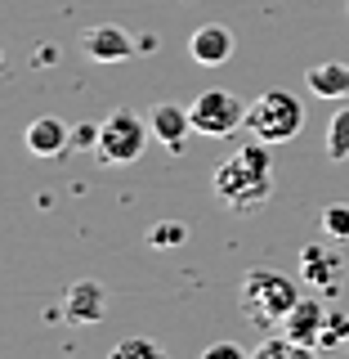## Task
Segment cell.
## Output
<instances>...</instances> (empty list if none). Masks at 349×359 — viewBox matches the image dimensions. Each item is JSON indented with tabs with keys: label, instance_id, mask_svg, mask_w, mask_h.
Returning <instances> with one entry per match:
<instances>
[{
	"label": "cell",
	"instance_id": "cell-2",
	"mask_svg": "<svg viewBox=\"0 0 349 359\" xmlns=\"http://www.w3.org/2000/svg\"><path fill=\"white\" fill-rule=\"evenodd\" d=\"M300 297H305V292L296 287V278L278 274V269H246L238 306L255 328H283L287 314L300 306Z\"/></svg>",
	"mask_w": 349,
	"mask_h": 359
},
{
	"label": "cell",
	"instance_id": "cell-1",
	"mask_svg": "<svg viewBox=\"0 0 349 359\" xmlns=\"http://www.w3.org/2000/svg\"><path fill=\"white\" fill-rule=\"evenodd\" d=\"M211 189L229 211H255L273 198V153L264 140L242 144L233 157H224L211 175Z\"/></svg>",
	"mask_w": 349,
	"mask_h": 359
},
{
	"label": "cell",
	"instance_id": "cell-3",
	"mask_svg": "<svg viewBox=\"0 0 349 359\" xmlns=\"http://www.w3.org/2000/svg\"><path fill=\"white\" fill-rule=\"evenodd\" d=\"M246 130L264 144H287L305 130V104L291 90H264L260 99H251L246 108Z\"/></svg>",
	"mask_w": 349,
	"mask_h": 359
},
{
	"label": "cell",
	"instance_id": "cell-16",
	"mask_svg": "<svg viewBox=\"0 0 349 359\" xmlns=\"http://www.w3.org/2000/svg\"><path fill=\"white\" fill-rule=\"evenodd\" d=\"M108 359H166V351L148 337H126V341H117V351Z\"/></svg>",
	"mask_w": 349,
	"mask_h": 359
},
{
	"label": "cell",
	"instance_id": "cell-19",
	"mask_svg": "<svg viewBox=\"0 0 349 359\" xmlns=\"http://www.w3.org/2000/svg\"><path fill=\"white\" fill-rule=\"evenodd\" d=\"M291 346H296V341H291L287 332L283 337H264V341L251 351V359H291Z\"/></svg>",
	"mask_w": 349,
	"mask_h": 359
},
{
	"label": "cell",
	"instance_id": "cell-11",
	"mask_svg": "<svg viewBox=\"0 0 349 359\" xmlns=\"http://www.w3.org/2000/svg\"><path fill=\"white\" fill-rule=\"evenodd\" d=\"M327 310L332 306H322V297H300V306L287 314L283 332L296 346H318L322 341V328H327Z\"/></svg>",
	"mask_w": 349,
	"mask_h": 359
},
{
	"label": "cell",
	"instance_id": "cell-10",
	"mask_svg": "<svg viewBox=\"0 0 349 359\" xmlns=\"http://www.w3.org/2000/svg\"><path fill=\"white\" fill-rule=\"evenodd\" d=\"M188 59L197 67H224L233 59V32L224 22H201L193 36H188Z\"/></svg>",
	"mask_w": 349,
	"mask_h": 359
},
{
	"label": "cell",
	"instance_id": "cell-15",
	"mask_svg": "<svg viewBox=\"0 0 349 359\" xmlns=\"http://www.w3.org/2000/svg\"><path fill=\"white\" fill-rule=\"evenodd\" d=\"M152 247V252H179V247L188 243V224H179V220H162V224H152L148 229V238H143Z\"/></svg>",
	"mask_w": 349,
	"mask_h": 359
},
{
	"label": "cell",
	"instance_id": "cell-22",
	"mask_svg": "<svg viewBox=\"0 0 349 359\" xmlns=\"http://www.w3.org/2000/svg\"><path fill=\"white\" fill-rule=\"evenodd\" d=\"M291 359H318V346H291Z\"/></svg>",
	"mask_w": 349,
	"mask_h": 359
},
{
	"label": "cell",
	"instance_id": "cell-8",
	"mask_svg": "<svg viewBox=\"0 0 349 359\" xmlns=\"http://www.w3.org/2000/svg\"><path fill=\"white\" fill-rule=\"evenodd\" d=\"M148 126H152V140L166 144L171 153H184V149H188V135H197L188 104H152Z\"/></svg>",
	"mask_w": 349,
	"mask_h": 359
},
{
	"label": "cell",
	"instance_id": "cell-18",
	"mask_svg": "<svg viewBox=\"0 0 349 359\" xmlns=\"http://www.w3.org/2000/svg\"><path fill=\"white\" fill-rule=\"evenodd\" d=\"M322 351H336V346H349V314L327 310V328H322Z\"/></svg>",
	"mask_w": 349,
	"mask_h": 359
},
{
	"label": "cell",
	"instance_id": "cell-5",
	"mask_svg": "<svg viewBox=\"0 0 349 359\" xmlns=\"http://www.w3.org/2000/svg\"><path fill=\"white\" fill-rule=\"evenodd\" d=\"M246 108L233 90H201V95L188 104L193 112V130L206 135V140H229V135H238L246 126Z\"/></svg>",
	"mask_w": 349,
	"mask_h": 359
},
{
	"label": "cell",
	"instance_id": "cell-9",
	"mask_svg": "<svg viewBox=\"0 0 349 359\" xmlns=\"http://www.w3.org/2000/svg\"><path fill=\"white\" fill-rule=\"evenodd\" d=\"M63 314H67V323H81V328L104 323V314H108V287L94 283V278H76V283L67 287V297H63Z\"/></svg>",
	"mask_w": 349,
	"mask_h": 359
},
{
	"label": "cell",
	"instance_id": "cell-14",
	"mask_svg": "<svg viewBox=\"0 0 349 359\" xmlns=\"http://www.w3.org/2000/svg\"><path fill=\"white\" fill-rule=\"evenodd\" d=\"M327 157L332 162H349V99H345V108H336L332 121H327Z\"/></svg>",
	"mask_w": 349,
	"mask_h": 359
},
{
	"label": "cell",
	"instance_id": "cell-21",
	"mask_svg": "<svg viewBox=\"0 0 349 359\" xmlns=\"http://www.w3.org/2000/svg\"><path fill=\"white\" fill-rule=\"evenodd\" d=\"M99 130L94 121H81V126H72V149H99Z\"/></svg>",
	"mask_w": 349,
	"mask_h": 359
},
{
	"label": "cell",
	"instance_id": "cell-6",
	"mask_svg": "<svg viewBox=\"0 0 349 359\" xmlns=\"http://www.w3.org/2000/svg\"><path fill=\"white\" fill-rule=\"evenodd\" d=\"M81 50L94 63H126V59L139 54V36H130L117 22H94V27L81 32Z\"/></svg>",
	"mask_w": 349,
	"mask_h": 359
},
{
	"label": "cell",
	"instance_id": "cell-12",
	"mask_svg": "<svg viewBox=\"0 0 349 359\" xmlns=\"http://www.w3.org/2000/svg\"><path fill=\"white\" fill-rule=\"evenodd\" d=\"M22 144H27L31 157H59L72 149V126L59 117H36L27 126V135H22Z\"/></svg>",
	"mask_w": 349,
	"mask_h": 359
},
{
	"label": "cell",
	"instance_id": "cell-13",
	"mask_svg": "<svg viewBox=\"0 0 349 359\" xmlns=\"http://www.w3.org/2000/svg\"><path fill=\"white\" fill-rule=\"evenodd\" d=\"M305 86H309V95H318V99H336V104H345V99H349V63H341V59L313 63L305 72Z\"/></svg>",
	"mask_w": 349,
	"mask_h": 359
},
{
	"label": "cell",
	"instance_id": "cell-4",
	"mask_svg": "<svg viewBox=\"0 0 349 359\" xmlns=\"http://www.w3.org/2000/svg\"><path fill=\"white\" fill-rule=\"evenodd\" d=\"M99 149L94 157L104 166H130V162H139L143 149H148V140H152V126L139 117V112H130V108H117L108 121H99Z\"/></svg>",
	"mask_w": 349,
	"mask_h": 359
},
{
	"label": "cell",
	"instance_id": "cell-7",
	"mask_svg": "<svg viewBox=\"0 0 349 359\" xmlns=\"http://www.w3.org/2000/svg\"><path fill=\"white\" fill-rule=\"evenodd\" d=\"M300 278L309 287H318L322 297H336L341 292V278H345V256L336 247H322V243H309L300 247Z\"/></svg>",
	"mask_w": 349,
	"mask_h": 359
},
{
	"label": "cell",
	"instance_id": "cell-17",
	"mask_svg": "<svg viewBox=\"0 0 349 359\" xmlns=\"http://www.w3.org/2000/svg\"><path fill=\"white\" fill-rule=\"evenodd\" d=\"M322 233L336 243L349 238V202H332V207H322Z\"/></svg>",
	"mask_w": 349,
	"mask_h": 359
},
{
	"label": "cell",
	"instance_id": "cell-20",
	"mask_svg": "<svg viewBox=\"0 0 349 359\" xmlns=\"http://www.w3.org/2000/svg\"><path fill=\"white\" fill-rule=\"evenodd\" d=\"M197 359H251V355H246L238 341H211V346H206V351H201Z\"/></svg>",
	"mask_w": 349,
	"mask_h": 359
}]
</instances>
